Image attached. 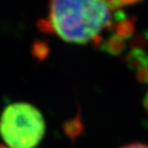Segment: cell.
Here are the masks:
<instances>
[{"instance_id": "obj_1", "label": "cell", "mask_w": 148, "mask_h": 148, "mask_svg": "<svg viewBox=\"0 0 148 148\" xmlns=\"http://www.w3.org/2000/svg\"><path fill=\"white\" fill-rule=\"evenodd\" d=\"M111 23L110 0H50L44 25L67 42L85 44Z\"/></svg>"}, {"instance_id": "obj_2", "label": "cell", "mask_w": 148, "mask_h": 148, "mask_svg": "<svg viewBox=\"0 0 148 148\" xmlns=\"http://www.w3.org/2000/svg\"><path fill=\"white\" fill-rule=\"evenodd\" d=\"M45 133V121L36 107L13 103L0 116V136L11 148H35Z\"/></svg>"}, {"instance_id": "obj_3", "label": "cell", "mask_w": 148, "mask_h": 148, "mask_svg": "<svg viewBox=\"0 0 148 148\" xmlns=\"http://www.w3.org/2000/svg\"><path fill=\"white\" fill-rule=\"evenodd\" d=\"M121 148H148V145H146V144H143V143H132V144L123 146Z\"/></svg>"}, {"instance_id": "obj_4", "label": "cell", "mask_w": 148, "mask_h": 148, "mask_svg": "<svg viewBox=\"0 0 148 148\" xmlns=\"http://www.w3.org/2000/svg\"><path fill=\"white\" fill-rule=\"evenodd\" d=\"M0 148H11V147H9L7 145H0Z\"/></svg>"}]
</instances>
